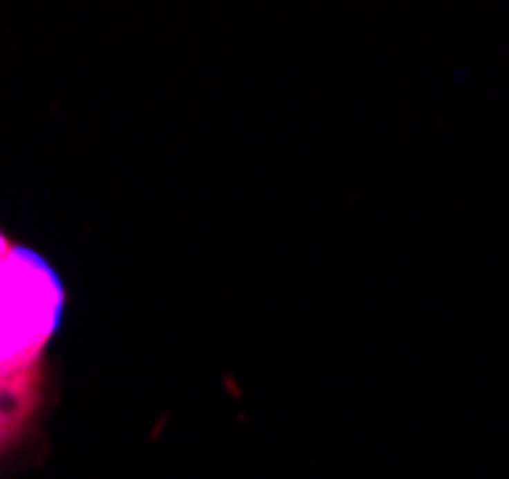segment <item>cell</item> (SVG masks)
<instances>
[{"mask_svg": "<svg viewBox=\"0 0 509 479\" xmlns=\"http://www.w3.org/2000/svg\"><path fill=\"white\" fill-rule=\"evenodd\" d=\"M62 318V284L35 253L0 257V395L27 391L46 338Z\"/></svg>", "mask_w": 509, "mask_h": 479, "instance_id": "cell-1", "label": "cell"}, {"mask_svg": "<svg viewBox=\"0 0 509 479\" xmlns=\"http://www.w3.org/2000/svg\"><path fill=\"white\" fill-rule=\"evenodd\" d=\"M27 410H31V388L27 391H4V395H0V445H4V437L19 426V418H24Z\"/></svg>", "mask_w": 509, "mask_h": 479, "instance_id": "cell-2", "label": "cell"}, {"mask_svg": "<svg viewBox=\"0 0 509 479\" xmlns=\"http://www.w3.org/2000/svg\"><path fill=\"white\" fill-rule=\"evenodd\" d=\"M8 249H12V242H8V238H4V234H0V257L8 253Z\"/></svg>", "mask_w": 509, "mask_h": 479, "instance_id": "cell-3", "label": "cell"}]
</instances>
